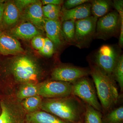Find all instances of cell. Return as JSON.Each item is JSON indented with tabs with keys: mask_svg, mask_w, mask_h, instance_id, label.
<instances>
[{
	"mask_svg": "<svg viewBox=\"0 0 123 123\" xmlns=\"http://www.w3.org/2000/svg\"><path fill=\"white\" fill-rule=\"evenodd\" d=\"M40 108L63 120L77 123L84 113L85 108L73 95L56 98H47L42 101Z\"/></svg>",
	"mask_w": 123,
	"mask_h": 123,
	"instance_id": "1",
	"label": "cell"
},
{
	"mask_svg": "<svg viewBox=\"0 0 123 123\" xmlns=\"http://www.w3.org/2000/svg\"><path fill=\"white\" fill-rule=\"evenodd\" d=\"M90 70L102 110L109 111L117 103L119 97L118 89L114 79L95 64L91 65Z\"/></svg>",
	"mask_w": 123,
	"mask_h": 123,
	"instance_id": "2",
	"label": "cell"
},
{
	"mask_svg": "<svg viewBox=\"0 0 123 123\" xmlns=\"http://www.w3.org/2000/svg\"><path fill=\"white\" fill-rule=\"evenodd\" d=\"M8 69L16 80L24 84H36L41 74L35 62L25 55H18L13 57Z\"/></svg>",
	"mask_w": 123,
	"mask_h": 123,
	"instance_id": "3",
	"label": "cell"
},
{
	"mask_svg": "<svg viewBox=\"0 0 123 123\" xmlns=\"http://www.w3.org/2000/svg\"><path fill=\"white\" fill-rule=\"evenodd\" d=\"M121 18L116 10L109 12L97 21L94 38L106 40L119 35Z\"/></svg>",
	"mask_w": 123,
	"mask_h": 123,
	"instance_id": "4",
	"label": "cell"
},
{
	"mask_svg": "<svg viewBox=\"0 0 123 123\" xmlns=\"http://www.w3.org/2000/svg\"><path fill=\"white\" fill-rule=\"evenodd\" d=\"M98 18L91 15L75 22L74 45L80 49L88 47L94 38Z\"/></svg>",
	"mask_w": 123,
	"mask_h": 123,
	"instance_id": "5",
	"label": "cell"
},
{
	"mask_svg": "<svg viewBox=\"0 0 123 123\" xmlns=\"http://www.w3.org/2000/svg\"><path fill=\"white\" fill-rule=\"evenodd\" d=\"M72 95L78 97L86 104L101 112L102 108L97 98L96 90L92 82L87 77L73 82Z\"/></svg>",
	"mask_w": 123,
	"mask_h": 123,
	"instance_id": "6",
	"label": "cell"
},
{
	"mask_svg": "<svg viewBox=\"0 0 123 123\" xmlns=\"http://www.w3.org/2000/svg\"><path fill=\"white\" fill-rule=\"evenodd\" d=\"M121 55L120 49L117 46L103 45L95 55L94 64L107 75L112 77L113 70Z\"/></svg>",
	"mask_w": 123,
	"mask_h": 123,
	"instance_id": "7",
	"label": "cell"
},
{
	"mask_svg": "<svg viewBox=\"0 0 123 123\" xmlns=\"http://www.w3.org/2000/svg\"><path fill=\"white\" fill-rule=\"evenodd\" d=\"M72 84L59 81H48L39 85L38 95L47 98H56L72 95Z\"/></svg>",
	"mask_w": 123,
	"mask_h": 123,
	"instance_id": "8",
	"label": "cell"
},
{
	"mask_svg": "<svg viewBox=\"0 0 123 123\" xmlns=\"http://www.w3.org/2000/svg\"><path fill=\"white\" fill-rule=\"evenodd\" d=\"M0 123H23L25 111L21 104L15 100L2 101Z\"/></svg>",
	"mask_w": 123,
	"mask_h": 123,
	"instance_id": "9",
	"label": "cell"
},
{
	"mask_svg": "<svg viewBox=\"0 0 123 123\" xmlns=\"http://www.w3.org/2000/svg\"><path fill=\"white\" fill-rule=\"evenodd\" d=\"M89 74L90 70L88 69L64 65L55 68L52 73L51 77L53 80L72 83Z\"/></svg>",
	"mask_w": 123,
	"mask_h": 123,
	"instance_id": "10",
	"label": "cell"
},
{
	"mask_svg": "<svg viewBox=\"0 0 123 123\" xmlns=\"http://www.w3.org/2000/svg\"><path fill=\"white\" fill-rule=\"evenodd\" d=\"M42 1H37L27 7L21 17L41 31H44V17Z\"/></svg>",
	"mask_w": 123,
	"mask_h": 123,
	"instance_id": "11",
	"label": "cell"
},
{
	"mask_svg": "<svg viewBox=\"0 0 123 123\" xmlns=\"http://www.w3.org/2000/svg\"><path fill=\"white\" fill-rule=\"evenodd\" d=\"M24 50L17 38L6 32L0 33V53L4 55H18Z\"/></svg>",
	"mask_w": 123,
	"mask_h": 123,
	"instance_id": "12",
	"label": "cell"
},
{
	"mask_svg": "<svg viewBox=\"0 0 123 123\" xmlns=\"http://www.w3.org/2000/svg\"><path fill=\"white\" fill-rule=\"evenodd\" d=\"M41 31L33 24L26 21L14 27L7 33L17 39L29 40L37 36L42 35Z\"/></svg>",
	"mask_w": 123,
	"mask_h": 123,
	"instance_id": "13",
	"label": "cell"
},
{
	"mask_svg": "<svg viewBox=\"0 0 123 123\" xmlns=\"http://www.w3.org/2000/svg\"><path fill=\"white\" fill-rule=\"evenodd\" d=\"M44 30L47 38L52 42L54 46L60 47L65 42L62 31L61 22L59 20H50L44 18Z\"/></svg>",
	"mask_w": 123,
	"mask_h": 123,
	"instance_id": "14",
	"label": "cell"
},
{
	"mask_svg": "<svg viewBox=\"0 0 123 123\" xmlns=\"http://www.w3.org/2000/svg\"><path fill=\"white\" fill-rule=\"evenodd\" d=\"M91 4L85 3L70 9L63 8L61 11L62 22L67 20H81L91 16Z\"/></svg>",
	"mask_w": 123,
	"mask_h": 123,
	"instance_id": "15",
	"label": "cell"
},
{
	"mask_svg": "<svg viewBox=\"0 0 123 123\" xmlns=\"http://www.w3.org/2000/svg\"><path fill=\"white\" fill-rule=\"evenodd\" d=\"M20 17V12L13 1H8L5 3L2 24L8 28L16 26Z\"/></svg>",
	"mask_w": 123,
	"mask_h": 123,
	"instance_id": "16",
	"label": "cell"
},
{
	"mask_svg": "<svg viewBox=\"0 0 123 123\" xmlns=\"http://www.w3.org/2000/svg\"><path fill=\"white\" fill-rule=\"evenodd\" d=\"M26 117L31 123H70L43 111L28 113Z\"/></svg>",
	"mask_w": 123,
	"mask_h": 123,
	"instance_id": "17",
	"label": "cell"
},
{
	"mask_svg": "<svg viewBox=\"0 0 123 123\" xmlns=\"http://www.w3.org/2000/svg\"><path fill=\"white\" fill-rule=\"evenodd\" d=\"M91 13L92 16L98 18L110 12L112 6V2L108 0L91 1Z\"/></svg>",
	"mask_w": 123,
	"mask_h": 123,
	"instance_id": "18",
	"label": "cell"
},
{
	"mask_svg": "<svg viewBox=\"0 0 123 123\" xmlns=\"http://www.w3.org/2000/svg\"><path fill=\"white\" fill-rule=\"evenodd\" d=\"M75 22L73 20H67L61 24V29L65 42L70 45H74L75 31Z\"/></svg>",
	"mask_w": 123,
	"mask_h": 123,
	"instance_id": "19",
	"label": "cell"
},
{
	"mask_svg": "<svg viewBox=\"0 0 123 123\" xmlns=\"http://www.w3.org/2000/svg\"><path fill=\"white\" fill-rule=\"evenodd\" d=\"M39 85L33 83L24 84L18 91L17 97L20 99L38 95Z\"/></svg>",
	"mask_w": 123,
	"mask_h": 123,
	"instance_id": "20",
	"label": "cell"
},
{
	"mask_svg": "<svg viewBox=\"0 0 123 123\" xmlns=\"http://www.w3.org/2000/svg\"><path fill=\"white\" fill-rule=\"evenodd\" d=\"M42 101L41 97L36 95L25 98L21 104L25 111L30 113L38 111L41 107Z\"/></svg>",
	"mask_w": 123,
	"mask_h": 123,
	"instance_id": "21",
	"label": "cell"
},
{
	"mask_svg": "<svg viewBox=\"0 0 123 123\" xmlns=\"http://www.w3.org/2000/svg\"><path fill=\"white\" fill-rule=\"evenodd\" d=\"M84 114L85 123H103L101 112L86 104Z\"/></svg>",
	"mask_w": 123,
	"mask_h": 123,
	"instance_id": "22",
	"label": "cell"
},
{
	"mask_svg": "<svg viewBox=\"0 0 123 123\" xmlns=\"http://www.w3.org/2000/svg\"><path fill=\"white\" fill-rule=\"evenodd\" d=\"M112 77L117 82L121 92L123 90V55H121L117 62L112 73Z\"/></svg>",
	"mask_w": 123,
	"mask_h": 123,
	"instance_id": "23",
	"label": "cell"
},
{
	"mask_svg": "<svg viewBox=\"0 0 123 123\" xmlns=\"http://www.w3.org/2000/svg\"><path fill=\"white\" fill-rule=\"evenodd\" d=\"M123 106H120L110 111L106 115L104 123H123Z\"/></svg>",
	"mask_w": 123,
	"mask_h": 123,
	"instance_id": "24",
	"label": "cell"
},
{
	"mask_svg": "<svg viewBox=\"0 0 123 123\" xmlns=\"http://www.w3.org/2000/svg\"><path fill=\"white\" fill-rule=\"evenodd\" d=\"M55 51V46L52 42L48 38H45V42L43 47L39 52L44 56L50 57L53 55Z\"/></svg>",
	"mask_w": 123,
	"mask_h": 123,
	"instance_id": "25",
	"label": "cell"
},
{
	"mask_svg": "<svg viewBox=\"0 0 123 123\" xmlns=\"http://www.w3.org/2000/svg\"><path fill=\"white\" fill-rule=\"evenodd\" d=\"M90 1L88 0H68L64 3L63 8L66 10L70 9Z\"/></svg>",
	"mask_w": 123,
	"mask_h": 123,
	"instance_id": "26",
	"label": "cell"
},
{
	"mask_svg": "<svg viewBox=\"0 0 123 123\" xmlns=\"http://www.w3.org/2000/svg\"><path fill=\"white\" fill-rule=\"evenodd\" d=\"M45 38L42 35L37 36L31 39V44L34 49L39 51L44 45Z\"/></svg>",
	"mask_w": 123,
	"mask_h": 123,
	"instance_id": "27",
	"label": "cell"
},
{
	"mask_svg": "<svg viewBox=\"0 0 123 123\" xmlns=\"http://www.w3.org/2000/svg\"><path fill=\"white\" fill-rule=\"evenodd\" d=\"M36 1L35 0H17L13 2L20 12L22 13L30 5Z\"/></svg>",
	"mask_w": 123,
	"mask_h": 123,
	"instance_id": "28",
	"label": "cell"
},
{
	"mask_svg": "<svg viewBox=\"0 0 123 123\" xmlns=\"http://www.w3.org/2000/svg\"><path fill=\"white\" fill-rule=\"evenodd\" d=\"M61 9H59L43 14L44 17L52 20H59Z\"/></svg>",
	"mask_w": 123,
	"mask_h": 123,
	"instance_id": "29",
	"label": "cell"
},
{
	"mask_svg": "<svg viewBox=\"0 0 123 123\" xmlns=\"http://www.w3.org/2000/svg\"><path fill=\"white\" fill-rule=\"evenodd\" d=\"M112 6L119 14L121 18H123V1L116 0L112 2Z\"/></svg>",
	"mask_w": 123,
	"mask_h": 123,
	"instance_id": "30",
	"label": "cell"
},
{
	"mask_svg": "<svg viewBox=\"0 0 123 123\" xmlns=\"http://www.w3.org/2000/svg\"><path fill=\"white\" fill-rule=\"evenodd\" d=\"M59 9H61L60 6L53 5H46L42 7L43 14Z\"/></svg>",
	"mask_w": 123,
	"mask_h": 123,
	"instance_id": "31",
	"label": "cell"
},
{
	"mask_svg": "<svg viewBox=\"0 0 123 123\" xmlns=\"http://www.w3.org/2000/svg\"><path fill=\"white\" fill-rule=\"evenodd\" d=\"M63 0H43L42 4L44 5L51 4L55 5L60 6L63 2Z\"/></svg>",
	"mask_w": 123,
	"mask_h": 123,
	"instance_id": "32",
	"label": "cell"
},
{
	"mask_svg": "<svg viewBox=\"0 0 123 123\" xmlns=\"http://www.w3.org/2000/svg\"><path fill=\"white\" fill-rule=\"evenodd\" d=\"M119 46L120 48L123 46V20L121 21V27L119 35Z\"/></svg>",
	"mask_w": 123,
	"mask_h": 123,
	"instance_id": "33",
	"label": "cell"
},
{
	"mask_svg": "<svg viewBox=\"0 0 123 123\" xmlns=\"http://www.w3.org/2000/svg\"><path fill=\"white\" fill-rule=\"evenodd\" d=\"M5 3L0 1V26L2 24V18L4 11Z\"/></svg>",
	"mask_w": 123,
	"mask_h": 123,
	"instance_id": "34",
	"label": "cell"
},
{
	"mask_svg": "<svg viewBox=\"0 0 123 123\" xmlns=\"http://www.w3.org/2000/svg\"><path fill=\"white\" fill-rule=\"evenodd\" d=\"M82 123V122H81V121H79V122H78V123Z\"/></svg>",
	"mask_w": 123,
	"mask_h": 123,
	"instance_id": "35",
	"label": "cell"
},
{
	"mask_svg": "<svg viewBox=\"0 0 123 123\" xmlns=\"http://www.w3.org/2000/svg\"><path fill=\"white\" fill-rule=\"evenodd\" d=\"M0 114H1V111H0Z\"/></svg>",
	"mask_w": 123,
	"mask_h": 123,
	"instance_id": "36",
	"label": "cell"
}]
</instances>
